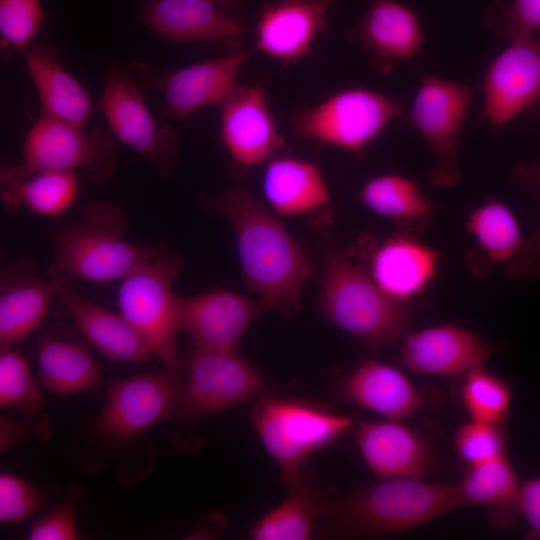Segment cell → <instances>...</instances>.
<instances>
[{"mask_svg": "<svg viewBox=\"0 0 540 540\" xmlns=\"http://www.w3.org/2000/svg\"><path fill=\"white\" fill-rule=\"evenodd\" d=\"M210 205L232 227L246 287L267 310L296 312L313 265L277 214L239 185L214 195Z\"/></svg>", "mask_w": 540, "mask_h": 540, "instance_id": "obj_1", "label": "cell"}, {"mask_svg": "<svg viewBox=\"0 0 540 540\" xmlns=\"http://www.w3.org/2000/svg\"><path fill=\"white\" fill-rule=\"evenodd\" d=\"M462 506L456 483L387 478L328 502L324 516L339 534L390 536L418 528Z\"/></svg>", "mask_w": 540, "mask_h": 540, "instance_id": "obj_2", "label": "cell"}, {"mask_svg": "<svg viewBox=\"0 0 540 540\" xmlns=\"http://www.w3.org/2000/svg\"><path fill=\"white\" fill-rule=\"evenodd\" d=\"M126 233L120 207L106 201L88 203L79 221L53 235L49 277L108 283L124 278L167 247L133 243Z\"/></svg>", "mask_w": 540, "mask_h": 540, "instance_id": "obj_3", "label": "cell"}, {"mask_svg": "<svg viewBox=\"0 0 540 540\" xmlns=\"http://www.w3.org/2000/svg\"><path fill=\"white\" fill-rule=\"evenodd\" d=\"M318 306L334 326L378 352L407 333L410 309L386 293L342 253L331 250L324 261Z\"/></svg>", "mask_w": 540, "mask_h": 540, "instance_id": "obj_4", "label": "cell"}, {"mask_svg": "<svg viewBox=\"0 0 540 540\" xmlns=\"http://www.w3.org/2000/svg\"><path fill=\"white\" fill-rule=\"evenodd\" d=\"M251 420L279 469L280 480L288 486L306 470L316 452L352 429L357 417L309 400L266 392L254 405Z\"/></svg>", "mask_w": 540, "mask_h": 540, "instance_id": "obj_5", "label": "cell"}, {"mask_svg": "<svg viewBox=\"0 0 540 540\" xmlns=\"http://www.w3.org/2000/svg\"><path fill=\"white\" fill-rule=\"evenodd\" d=\"M116 164L111 133L102 129L83 130L40 113L25 138L22 160L1 166L0 187L7 188L38 173L77 170L93 180L105 181Z\"/></svg>", "mask_w": 540, "mask_h": 540, "instance_id": "obj_6", "label": "cell"}, {"mask_svg": "<svg viewBox=\"0 0 540 540\" xmlns=\"http://www.w3.org/2000/svg\"><path fill=\"white\" fill-rule=\"evenodd\" d=\"M405 104L366 87L338 90L295 112L292 125L302 139L362 155L397 117Z\"/></svg>", "mask_w": 540, "mask_h": 540, "instance_id": "obj_7", "label": "cell"}, {"mask_svg": "<svg viewBox=\"0 0 540 540\" xmlns=\"http://www.w3.org/2000/svg\"><path fill=\"white\" fill-rule=\"evenodd\" d=\"M182 265L167 247L128 273L118 289L120 314L137 330L155 357L168 368L184 369L176 346L179 297L173 281Z\"/></svg>", "mask_w": 540, "mask_h": 540, "instance_id": "obj_8", "label": "cell"}, {"mask_svg": "<svg viewBox=\"0 0 540 540\" xmlns=\"http://www.w3.org/2000/svg\"><path fill=\"white\" fill-rule=\"evenodd\" d=\"M97 107L114 138L137 152L159 176L168 177L180 156L178 136L159 125L130 73L118 62L107 68Z\"/></svg>", "mask_w": 540, "mask_h": 540, "instance_id": "obj_9", "label": "cell"}, {"mask_svg": "<svg viewBox=\"0 0 540 540\" xmlns=\"http://www.w3.org/2000/svg\"><path fill=\"white\" fill-rule=\"evenodd\" d=\"M473 94L474 88L465 83L426 75L404 114L435 156V164L427 175L431 185L449 187L460 181L459 135Z\"/></svg>", "mask_w": 540, "mask_h": 540, "instance_id": "obj_10", "label": "cell"}, {"mask_svg": "<svg viewBox=\"0 0 540 540\" xmlns=\"http://www.w3.org/2000/svg\"><path fill=\"white\" fill-rule=\"evenodd\" d=\"M264 373L237 349L195 347L176 418L192 422L243 404L261 392Z\"/></svg>", "mask_w": 540, "mask_h": 540, "instance_id": "obj_11", "label": "cell"}, {"mask_svg": "<svg viewBox=\"0 0 540 540\" xmlns=\"http://www.w3.org/2000/svg\"><path fill=\"white\" fill-rule=\"evenodd\" d=\"M184 369L165 367L112 383L98 417L101 432L127 440L163 421L176 418Z\"/></svg>", "mask_w": 540, "mask_h": 540, "instance_id": "obj_12", "label": "cell"}, {"mask_svg": "<svg viewBox=\"0 0 540 540\" xmlns=\"http://www.w3.org/2000/svg\"><path fill=\"white\" fill-rule=\"evenodd\" d=\"M482 91L483 116L493 127L524 113L540 112V36L511 38L490 62Z\"/></svg>", "mask_w": 540, "mask_h": 540, "instance_id": "obj_13", "label": "cell"}, {"mask_svg": "<svg viewBox=\"0 0 540 540\" xmlns=\"http://www.w3.org/2000/svg\"><path fill=\"white\" fill-rule=\"evenodd\" d=\"M465 227L475 242L467 256L472 273L484 276L493 268H501L514 277L536 270L540 234L525 237L514 213L503 202L486 198L468 215Z\"/></svg>", "mask_w": 540, "mask_h": 540, "instance_id": "obj_14", "label": "cell"}, {"mask_svg": "<svg viewBox=\"0 0 540 540\" xmlns=\"http://www.w3.org/2000/svg\"><path fill=\"white\" fill-rule=\"evenodd\" d=\"M251 54V49L237 50L158 76L142 69L163 97L165 117L183 120L207 106H220L238 86Z\"/></svg>", "mask_w": 540, "mask_h": 540, "instance_id": "obj_15", "label": "cell"}, {"mask_svg": "<svg viewBox=\"0 0 540 540\" xmlns=\"http://www.w3.org/2000/svg\"><path fill=\"white\" fill-rule=\"evenodd\" d=\"M220 137L241 167L266 164L284 146V138L261 85H238L220 105Z\"/></svg>", "mask_w": 540, "mask_h": 540, "instance_id": "obj_16", "label": "cell"}, {"mask_svg": "<svg viewBox=\"0 0 540 540\" xmlns=\"http://www.w3.org/2000/svg\"><path fill=\"white\" fill-rule=\"evenodd\" d=\"M495 346L473 331L442 323L404 335L400 356L411 372L430 376L464 377L483 366Z\"/></svg>", "mask_w": 540, "mask_h": 540, "instance_id": "obj_17", "label": "cell"}, {"mask_svg": "<svg viewBox=\"0 0 540 540\" xmlns=\"http://www.w3.org/2000/svg\"><path fill=\"white\" fill-rule=\"evenodd\" d=\"M267 311L259 300L239 293L214 288L207 292L179 297L178 324L196 347L237 349L249 325Z\"/></svg>", "mask_w": 540, "mask_h": 540, "instance_id": "obj_18", "label": "cell"}, {"mask_svg": "<svg viewBox=\"0 0 540 540\" xmlns=\"http://www.w3.org/2000/svg\"><path fill=\"white\" fill-rule=\"evenodd\" d=\"M57 278L52 301L55 315L71 319L87 340L114 361L146 363L155 357L137 330L119 313L80 295L71 278Z\"/></svg>", "mask_w": 540, "mask_h": 540, "instance_id": "obj_19", "label": "cell"}, {"mask_svg": "<svg viewBox=\"0 0 540 540\" xmlns=\"http://www.w3.org/2000/svg\"><path fill=\"white\" fill-rule=\"evenodd\" d=\"M335 0H275L266 3L255 26V48L283 65L309 56L327 27Z\"/></svg>", "mask_w": 540, "mask_h": 540, "instance_id": "obj_20", "label": "cell"}, {"mask_svg": "<svg viewBox=\"0 0 540 540\" xmlns=\"http://www.w3.org/2000/svg\"><path fill=\"white\" fill-rule=\"evenodd\" d=\"M347 37L370 53L373 68L381 73L415 57L425 44L416 13L393 0H375Z\"/></svg>", "mask_w": 540, "mask_h": 540, "instance_id": "obj_21", "label": "cell"}, {"mask_svg": "<svg viewBox=\"0 0 540 540\" xmlns=\"http://www.w3.org/2000/svg\"><path fill=\"white\" fill-rule=\"evenodd\" d=\"M139 14L150 30L172 43H230L243 31L232 13L210 0H146Z\"/></svg>", "mask_w": 540, "mask_h": 540, "instance_id": "obj_22", "label": "cell"}, {"mask_svg": "<svg viewBox=\"0 0 540 540\" xmlns=\"http://www.w3.org/2000/svg\"><path fill=\"white\" fill-rule=\"evenodd\" d=\"M355 438L364 462L380 479L422 478L433 464L426 441L400 420H357Z\"/></svg>", "mask_w": 540, "mask_h": 540, "instance_id": "obj_23", "label": "cell"}, {"mask_svg": "<svg viewBox=\"0 0 540 540\" xmlns=\"http://www.w3.org/2000/svg\"><path fill=\"white\" fill-rule=\"evenodd\" d=\"M28 258L1 272L0 346L23 342L45 319L52 306L57 278L43 279Z\"/></svg>", "mask_w": 540, "mask_h": 540, "instance_id": "obj_24", "label": "cell"}, {"mask_svg": "<svg viewBox=\"0 0 540 540\" xmlns=\"http://www.w3.org/2000/svg\"><path fill=\"white\" fill-rule=\"evenodd\" d=\"M338 395L347 404L374 412L384 419L411 417L422 406V396L396 366L361 360L338 384Z\"/></svg>", "mask_w": 540, "mask_h": 540, "instance_id": "obj_25", "label": "cell"}, {"mask_svg": "<svg viewBox=\"0 0 540 540\" xmlns=\"http://www.w3.org/2000/svg\"><path fill=\"white\" fill-rule=\"evenodd\" d=\"M438 266L439 253L403 231L374 250L370 277L389 297L407 304L430 286Z\"/></svg>", "mask_w": 540, "mask_h": 540, "instance_id": "obj_26", "label": "cell"}, {"mask_svg": "<svg viewBox=\"0 0 540 540\" xmlns=\"http://www.w3.org/2000/svg\"><path fill=\"white\" fill-rule=\"evenodd\" d=\"M27 71L41 104V114L83 127L95 108L86 88L60 63L52 47L30 44L24 50Z\"/></svg>", "mask_w": 540, "mask_h": 540, "instance_id": "obj_27", "label": "cell"}, {"mask_svg": "<svg viewBox=\"0 0 540 540\" xmlns=\"http://www.w3.org/2000/svg\"><path fill=\"white\" fill-rule=\"evenodd\" d=\"M262 189L270 209L283 217L317 212L331 199L319 167L296 157H273L264 168Z\"/></svg>", "mask_w": 540, "mask_h": 540, "instance_id": "obj_28", "label": "cell"}, {"mask_svg": "<svg viewBox=\"0 0 540 540\" xmlns=\"http://www.w3.org/2000/svg\"><path fill=\"white\" fill-rule=\"evenodd\" d=\"M286 487L285 498L251 527L249 539L308 540L314 535L328 504L317 478L306 469Z\"/></svg>", "mask_w": 540, "mask_h": 540, "instance_id": "obj_29", "label": "cell"}, {"mask_svg": "<svg viewBox=\"0 0 540 540\" xmlns=\"http://www.w3.org/2000/svg\"><path fill=\"white\" fill-rule=\"evenodd\" d=\"M358 200L372 212L394 221L408 233L424 230L437 204L409 177L384 173L368 179L357 193Z\"/></svg>", "mask_w": 540, "mask_h": 540, "instance_id": "obj_30", "label": "cell"}, {"mask_svg": "<svg viewBox=\"0 0 540 540\" xmlns=\"http://www.w3.org/2000/svg\"><path fill=\"white\" fill-rule=\"evenodd\" d=\"M36 359L39 381L47 391L58 396L91 389L102 379L89 350L74 340L42 337Z\"/></svg>", "mask_w": 540, "mask_h": 540, "instance_id": "obj_31", "label": "cell"}, {"mask_svg": "<svg viewBox=\"0 0 540 540\" xmlns=\"http://www.w3.org/2000/svg\"><path fill=\"white\" fill-rule=\"evenodd\" d=\"M456 484L463 506L488 508L496 526H510L520 514L521 482L507 456L470 466Z\"/></svg>", "mask_w": 540, "mask_h": 540, "instance_id": "obj_32", "label": "cell"}, {"mask_svg": "<svg viewBox=\"0 0 540 540\" xmlns=\"http://www.w3.org/2000/svg\"><path fill=\"white\" fill-rule=\"evenodd\" d=\"M78 190L76 172H44L1 189V201L6 209L23 208L41 216L57 217L74 204Z\"/></svg>", "mask_w": 540, "mask_h": 540, "instance_id": "obj_33", "label": "cell"}, {"mask_svg": "<svg viewBox=\"0 0 540 540\" xmlns=\"http://www.w3.org/2000/svg\"><path fill=\"white\" fill-rule=\"evenodd\" d=\"M460 394L470 419L498 425L508 420L512 388L505 379L483 366L463 377Z\"/></svg>", "mask_w": 540, "mask_h": 540, "instance_id": "obj_34", "label": "cell"}, {"mask_svg": "<svg viewBox=\"0 0 540 540\" xmlns=\"http://www.w3.org/2000/svg\"><path fill=\"white\" fill-rule=\"evenodd\" d=\"M0 405L32 414L43 405L38 383L32 377L27 359L9 348L0 354Z\"/></svg>", "mask_w": 540, "mask_h": 540, "instance_id": "obj_35", "label": "cell"}, {"mask_svg": "<svg viewBox=\"0 0 540 540\" xmlns=\"http://www.w3.org/2000/svg\"><path fill=\"white\" fill-rule=\"evenodd\" d=\"M45 20L41 0H0V39L4 53L25 50Z\"/></svg>", "mask_w": 540, "mask_h": 540, "instance_id": "obj_36", "label": "cell"}, {"mask_svg": "<svg viewBox=\"0 0 540 540\" xmlns=\"http://www.w3.org/2000/svg\"><path fill=\"white\" fill-rule=\"evenodd\" d=\"M453 444L469 467L506 456L507 438L503 425L470 419L455 431Z\"/></svg>", "mask_w": 540, "mask_h": 540, "instance_id": "obj_37", "label": "cell"}, {"mask_svg": "<svg viewBox=\"0 0 540 540\" xmlns=\"http://www.w3.org/2000/svg\"><path fill=\"white\" fill-rule=\"evenodd\" d=\"M45 494L10 473L0 475V521L11 524L25 520L37 511L45 500Z\"/></svg>", "mask_w": 540, "mask_h": 540, "instance_id": "obj_38", "label": "cell"}, {"mask_svg": "<svg viewBox=\"0 0 540 540\" xmlns=\"http://www.w3.org/2000/svg\"><path fill=\"white\" fill-rule=\"evenodd\" d=\"M78 497V489L69 491V494L59 504L33 523L27 538L30 540L80 539L75 522Z\"/></svg>", "mask_w": 540, "mask_h": 540, "instance_id": "obj_39", "label": "cell"}, {"mask_svg": "<svg viewBox=\"0 0 540 540\" xmlns=\"http://www.w3.org/2000/svg\"><path fill=\"white\" fill-rule=\"evenodd\" d=\"M489 27L510 39L535 34L540 29V0H512L503 17L489 21Z\"/></svg>", "mask_w": 540, "mask_h": 540, "instance_id": "obj_40", "label": "cell"}, {"mask_svg": "<svg viewBox=\"0 0 540 540\" xmlns=\"http://www.w3.org/2000/svg\"><path fill=\"white\" fill-rule=\"evenodd\" d=\"M518 505L530 527L528 538L540 539V477L521 482Z\"/></svg>", "mask_w": 540, "mask_h": 540, "instance_id": "obj_41", "label": "cell"}, {"mask_svg": "<svg viewBox=\"0 0 540 540\" xmlns=\"http://www.w3.org/2000/svg\"><path fill=\"white\" fill-rule=\"evenodd\" d=\"M517 175L528 177L536 184L537 191L540 195V167L526 168L518 170Z\"/></svg>", "mask_w": 540, "mask_h": 540, "instance_id": "obj_42", "label": "cell"}, {"mask_svg": "<svg viewBox=\"0 0 540 540\" xmlns=\"http://www.w3.org/2000/svg\"><path fill=\"white\" fill-rule=\"evenodd\" d=\"M227 12L232 13L239 0H210Z\"/></svg>", "mask_w": 540, "mask_h": 540, "instance_id": "obj_43", "label": "cell"}]
</instances>
